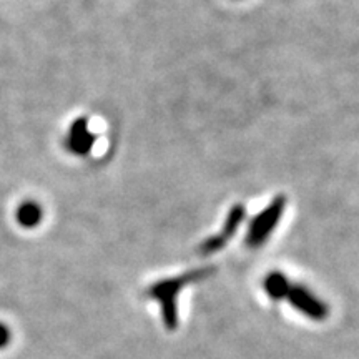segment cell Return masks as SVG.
<instances>
[{"instance_id": "1", "label": "cell", "mask_w": 359, "mask_h": 359, "mask_svg": "<svg viewBox=\"0 0 359 359\" xmlns=\"http://www.w3.org/2000/svg\"><path fill=\"white\" fill-rule=\"evenodd\" d=\"M215 268H201L193 269V271L183 273V275L168 278V280L156 281L145 291V298L154 299L160 304L161 320L167 330L173 331L178 326V296L180 291L187 288L191 283L201 281L205 278L212 276Z\"/></svg>"}, {"instance_id": "2", "label": "cell", "mask_w": 359, "mask_h": 359, "mask_svg": "<svg viewBox=\"0 0 359 359\" xmlns=\"http://www.w3.org/2000/svg\"><path fill=\"white\" fill-rule=\"evenodd\" d=\"M286 208V196L278 195L273 198L266 208H263L257 217L251 219L248 233H246V245L250 248H259L268 241L271 233L276 230V224L280 223Z\"/></svg>"}, {"instance_id": "8", "label": "cell", "mask_w": 359, "mask_h": 359, "mask_svg": "<svg viewBox=\"0 0 359 359\" xmlns=\"http://www.w3.org/2000/svg\"><path fill=\"white\" fill-rule=\"evenodd\" d=\"M8 341H11V331L7 330V326L0 323V348H6Z\"/></svg>"}, {"instance_id": "5", "label": "cell", "mask_w": 359, "mask_h": 359, "mask_svg": "<svg viewBox=\"0 0 359 359\" xmlns=\"http://www.w3.org/2000/svg\"><path fill=\"white\" fill-rule=\"evenodd\" d=\"M95 140L97 137L88 128V120L85 116H80V118H77L70 125L69 133H67L65 138V147L70 154L85 156L92 151Z\"/></svg>"}, {"instance_id": "7", "label": "cell", "mask_w": 359, "mask_h": 359, "mask_svg": "<svg viewBox=\"0 0 359 359\" xmlns=\"http://www.w3.org/2000/svg\"><path fill=\"white\" fill-rule=\"evenodd\" d=\"M43 212L42 206L35 201H25L17 210V222H19L24 228H35L42 222Z\"/></svg>"}, {"instance_id": "6", "label": "cell", "mask_w": 359, "mask_h": 359, "mask_svg": "<svg viewBox=\"0 0 359 359\" xmlns=\"http://www.w3.org/2000/svg\"><path fill=\"white\" fill-rule=\"evenodd\" d=\"M290 281L283 273L273 271L264 278L263 281V290L266 293L268 298H271L273 302H280V299L286 298L290 291Z\"/></svg>"}, {"instance_id": "4", "label": "cell", "mask_w": 359, "mask_h": 359, "mask_svg": "<svg viewBox=\"0 0 359 359\" xmlns=\"http://www.w3.org/2000/svg\"><path fill=\"white\" fill-rule=\"evenodd\" d=\"M286 299L291 304V308H294L296 311H299L304 316L311 318L313 321H325L330 314L327 304L321 302L320 298H316L306 286L303 285H291Z\"/></svg>"}, {"instance_id": "3", "label": "cell", "mask_w": 359, "mask_h": 359, "mask_svg": "<svg viewBox=\"0 0 359 359\" xmlns=\"http://www.w3.org/2000/svg\"><path fill=\"white\" fill-rule=\"evenodd\" d=\"M245 217H246V208L243 205L233 206L226 215V219H224L222 230H219L217 235L206 238L203 243L198 246L200 253L203 255V257H208V255H213L217 253V251L223 250L224 246L230 243L231 238L236 235L238 228H240L241 223L245 222Z\"/></svg>"}]
</instances>
